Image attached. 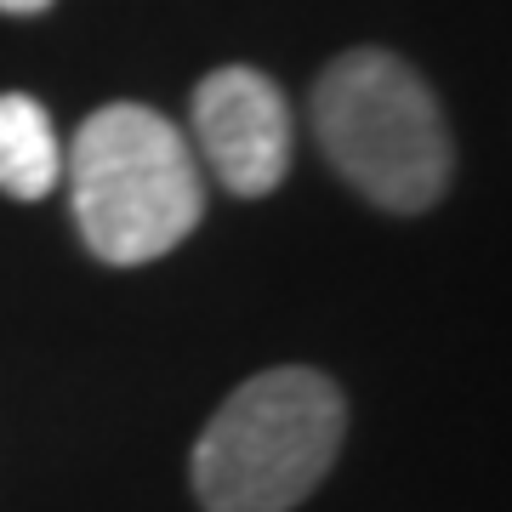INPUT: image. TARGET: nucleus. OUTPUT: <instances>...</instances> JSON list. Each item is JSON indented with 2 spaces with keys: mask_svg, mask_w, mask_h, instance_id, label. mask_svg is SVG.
I'll use <instances>...</instances> for the list:
<instances>
[{
  "mask_svg": "<svg viewBox=\"0 0 512 512\" xmlns=\"http://www.w3.org/2000/svg\"><path fill=\"white\" fill-rule=\"evenodd\" d=\"M348 399L325 370L279 365L228 393L194 444L205 512H291L342 456Z\"/></svg>",
  "mask_w": 512,
  "mask_h": 512,
  "instance_id": "nucleus-1",
  "label": "nucleus"
},
{
  "mask_svg": "<svg viewBox=\"0 0 512 512\" xmlns=\"http://www.w3.org/2000/svg\"><path fill=\"white\" fill-rule=\"evenodd\" d=\"M74 222L92 256L114 268H143L171 256L205 217V177L188 137L160 109L109 103L69 148Z\"/></svg>",
  "mask_w": 512,
  "mask_h": 512,
  "instance_id": "nucleus-2",
  "label": "nucleus"
},
{
  "mask_svg": "<svg viewBox=\"0 0 512 512\" xmlns=\"http://www.w3.org/2000/svg\"><path fill=\"white\" fill-rule=\"evenodd\" d=\"M313 131L330 165L370 205L416 217L450 188V126L433 86L404 57L359 46L313 86Z\"/></svg>",
  "mask_w": 512,
  "mask_h": 512,
  "instance_id": "nucleus-3",
  "label": "nucleus"
},
{
  "mask_svg": "<svg viewBox=\"0 0 512 512\" xmlns=\"http://www.w3.org/2000/svg\"><path fill=\"white\" fill-rule=\"evenodd\" d=\"M194 137L228 194H274L291 171V103L262 69H217L194 92Z\"/></svg>",
  "mask_w": 512,
  "mask_h": 512,
  "instance_id": "nucleus-4",
  "label": "nucleus"
},
{
  "mask_svg": "<svg viewBox=\"0 0 512 512\" xmlns=\"http://www.w3.org/2000/svg\"><path fill=\"white\" fill-rule=\"evenodd\" d=\"M63 177L52 114L29 92H0V194L12 200H46Z\"/></svg>",
  "mask_w": 512,
  "mask_h": 512,
  "instance_id": "nucleus-5",
  "label": "nucleus"
},
{
  "mask_svg": "<svg viewBox=\"0 0 512 512\" xmlns=\"http://www.w3.org/2000/svg\"><path fill=\"white\" fill-rule=\"evenodd\" d=\"M52 0H0V12L6 18H35V12H46Z\"/></svg>",
  "mask_w": 512,
  "mask_h": 512,
  "instance_id": "nucleus-6",
  "label": "nucleus"
}]
</instances>
